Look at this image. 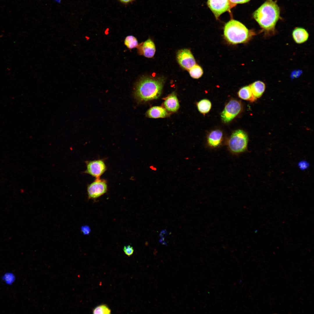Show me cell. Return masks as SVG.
I'll return each instance as SVG.
<instances>
[{"mask_svg": "<svg viewBox=\"0 0 314 314\" xmlns=\"http://www.w3.org/2000/svg\"><path fill=\"white\" fill-rule=\"evenodd\" d=\"M280 15V9L273 0H267L253 14L254 19L265 31H274Z\"/></svg>", "mask_w": 314, "mask_h": 314, "instance_id": "obj_1", "label": "cell"}, {"mask_svg": "<svg viewBox=\"0 0 314 314\" xmlns=\"http://www.w3.org/2000/svg\"><path fill=\"white\" fill-rule=\"evenodd\" d=\"M163 79L144 77L138 82L134 92L135 98L140 102L156 99L160 96L164 84Z\"/></svg>", "mask_w": 314, "mask_h": 314, "instance_id": "obj_2", "label": "cell"}, {"mask_svg": "<svg viewBox=\"0 0 314 314\" xmlns=\"http://www.w3.org/2000/svg\"><path fill=\"white\" fill-rule=\"evenodd\" d=\"M224 33L226 40L232 44L246 42L253 35L243 24L234 19L230 20L225 24Z\"/></svg>", "mask_w": 314, "mask_h": 314, "instance_id": "obj_3", "label": "cell"}, {"mask_svg": "<svg viewBox=\"0 0 314 314\" xmlns=\"http://www.w3.org/2000/svg\"><path fill=\"white\" fill-rule=\"evenodd\" d=\"M248 141L247 133L242 130H237L234 131L231 136L228 142V148L233 153H241L247 150Z\"/></svg>", "mask_w": 314, "mask_h": 314, "instance_id": "obj_4", "label": "cell"}, {"mask_svg": "<svg viewBox=\"0 0 314 314\" xmlns=\"http://www.w3.org/2000/svg\"><path fill=\"white\" fill-rule=\"evenodd\" d=\"M108 190L106 181L99 178H96L92 182L89 184L87 188V192L89 199H95L106 193Z\"/></svg>", "mask_w": 314, "mask_h": 314, "instance_id": "obj_5", "label": "cell"}, {"mask_svg": "<svg viewBox=\"0 0 314 314\" xmlns=\"http://www.w3.org/2000/svg\"><path fill=\"white\" fill-rule=\"evenodd\" d=\"M242 109V104L240 101L234 99L230 101L221 113L222 121L225 123H229L240 113Z\"/></svg>", "mask_w": 314, "mask_h": 314, "instance_id": "obj_6", "label": "cell"}, {"mask_svg": "<svg viewBox=\"0 0 314 314\" xmlns=\"http://www.w3.org/2000/svg\"><path fill=\"white\" fill-rule=\"evenodd\" d=\"M86 169L84 173L88 174L96 178H99L106 171L107 167L102 159L86 161Z\"/></svg>", "mask_w": 314, "mask_h": 314, "instance_id": "obj_7", "label": "cell"}, {"mask_svg": "<svg viewBox=\"0 0 314 314\" xmlns=\"http://www.w3.org/2000/svg\"><path fill=\"white\" fill-rule=\"evenodd\" d=\"M176 58L180 65L187 70H189L196 64L193 55L188 49L179 50L177 53Z\"/></svg>", "mask_w": 314, "mask_h": 314, "instance_id": "obj_8", "label": "cell"}, {"mask_svg": "<svg viewBox=\"0 0 314 314\" xmlns=\"http://www.w3.org/2000/svg\"><path fill=\"white\" fill-rule=\"evenodd\" d=\"M207 5L217 19L229 8V0H208Z\"/></svg>", "mask_w": 314, "mask_h": 314, "instance_id": "obj_9", "label": "cell"}, {"mask_svg": "<svg viewBox=\"0 0 314 314\" xmlns=\"http://www.w3.org/2000/svg\"><path fill=\"white\" fill-rule=\"evenodd\" d=\"M138 49L140 53L147 58L153 57L156 52L155 44L150 38L139 45Z\"/></svg>", "mask_w": 314, "mask_h": 314, "instance_id": "obj_10", "label": "cell"}, {"mask_svg": "<svg viewBox=\"0 0 314 314\" xmlns=\"http://www.w3.org/2000/svg\"><path fill=\"white\" fill-rule=\"evenodd\" d=\"M222 132L219 130L213 131L208 135L207 138L208 143L212 147L216 148L221 144L222 139Z\"/></svg>", "mask_w": 314, "mask_h": 314, "instance_id": "obj_11", "label": "cell"}, {"mask_svg": "<svg viewBox=\"0 0 314 314\" xmlns=\"http://www.w3.org/2000/svg\"><path fill=\"white\" fill-rule=\"evenodd\" d=\"M163 104L166 110L172 112L176 111L179 107L178 100L174 93L171 94L166 98Z\"/></svg>", "mask_w": 314, "mask_h": 314, "instance_id": "obj_12", "label": "cell"}, {"mask_svg": "<svg viewBox=\"0 0 314 314\" xmlns=\"http://www.w3.org/2000/svg\"><path fill=\"white\" fill-rule=\"evenodd\" d=\"M146 115L149 117L157 118L167 117L168 115V113L164 108L159 106H155L148 110Z\"/></svg>", "mask_w": 314, "mask_h": 314, "instance_id": "obj_13", "label": "cell"}, {"mask_svg": "<svg viewBox=\"0 0 314 314\" xmlns=\"http://www.w3.org/2000/svg\"><path fill=\"white\" fill-rule=\"evenodd\" d=\"M292 36L295 41L299 44L303 43L307 40L309 34L304 28L298 27L293 30Z\"/></svg>", "mask_w": 314, "mask_h": 314, "instance_id": "obj_14", "label": "cell"}, {"mask_svg": "<svg viewBox=\"0 0 314 314\" xmlns=\"http://www.w3.org/2000/svg\"><path fill=\"white\" fill-rule=\"evenodd\" d=\"M249 86L253 96L256 99L261 97L265 88L264 83L259 81L254 82Z\"/></svg>", "mask_w": 314, "mask_h": 314, "instance_id": "obj_15", "label": "cell"}, {"mask_svg": "<svg viewBox=\"0 0 314 314\" xmlns=\"http://www.w3.org/2000/svg\"><path fill=\"white\" fill-rule=\"evenodd\" d=\"M238 97L241 99L253 102L256 99L254 97L249 86L244 87L238 92Z\"/></svg>", "mask_w": 314, "mask_h": 314, "instance_id": "obj_16", "label": "cell"}, {"mask_svg": "<svg viewBox=\"0 0 314 314\" xmlns=\"http://www.w3.org/2000/svg\"><path fill=\"white\" fill-rule=\"evenodd\" d=\"M199 111L201 113L205 114L208 113L211 107V104L208 100L205 99L199 101L197 104Z\"/></svg>", "mask_w": 314, "mask_h": 314, "instance_id": "obj_17", "label": "cell"}, {"mask_svg": "<svg viewBox=\"0 0 314 314\" xmlns=\"http://www.w3.org/2000/svg\"><path fill=\"white\" fill-rule=\"evenodd\" d=\"M188 70L190 76L195 79H198L201 77L203 73L202 68L196 64Z\"/></svg>", "mask_w": 314, "mask_h": 314, "instance_id": "obj_18", "label": "cell"}, {"mask_svg": "<svg viewBox=\"0 0 314 314\" xmlns=\"http://www.w3.org/2000/svg\"><path fill=\"white\" fill-rule=\"evenodd\" d=\"M124 43L126 47L129 49H132L137 47L138 43L136 38L132 35L127 36L124 40Z\"/></svg>", "mask_w": 314, "mask_h": 314, "instance_id": "obj_19", "label": "cell"}, {"mask_svg": "<svg viewBox=\"0 0 314 314\" xmlns=\"http://www.w3.org/2000/svg\"><path fill=\"white\" fill-rule=\"evenodd\" d=\"M111 310L105 305H101L95 308L93 311V314H110Z\"/></svg>", "mask_w": 314, "mask_h": 314, "instance_id": "obj_20", "label": "cell"}, {"mask_svg": "<svg viewBox=\"0 0 314 314\" xmlns=\"http://www.w3.org/2000/svg\"><path fill=\"white\" fill-rule=\"evenodd\" d=\"M123 250L125 254L128 256L131 255L134 251L133 247L130 245L124 246Z\"/></svg>", "mask_w": 314, "mask_h": 314, "instance_id": "obj_21", "label": "cell"}, {"mask_svg": "<svg viewBox=\"0 0 314 314\" xmlns=\"http://www.w3.org/2000/svg\"><path fill=\"white\" fill-rule=\"evenodd\" d=\"M81 232L85 235H88L91 231L89 227L87 225H85L81 227Z\"/></svg>", "mask_w": 314, "mask_h": 314, "instance_id": "obj_22", "label": "cell"}, {"mask_svg": "<svg viewBox=\"0 0 314 314\" xmlns=\"http://www.w3.org/2000/svg\"><path fill=\"white\" fill-rule=\"evenodd\" d=\"M232 3L236 4H242L249 2L250 0H229Z\"/></svg>", "mask_w": 314, "mask_h": 314, "instance_id": "obj_23", "label": "cell"}, {"mask_svg": "<svg viewBox=\"0 0 314 314\" xmlns=\"http://www.w3.org/2000/svg\"><path fill=\"white\" fill-rule=\"evenodd\" d=\"M121 2L124 3H127L129 2H131L133 0H119Z\"/></svg>", "mask_w": 314, "mask_h": 314, "instance_id": "obj_24", "label": "cell"}, {"mask_svg": "<svg viewBox=\"0 0 314 314\" xmlns=\"http://www.w3.org/2000/svg\"><path fill=\"white\" fill-rule=\"evenodd\" d=\"M54 1L57 3H60L61 0H53Z\"/></svg>", "mask_w": 314, "mask_h": 314, "instance_id": "obj_25", "label": "cell"}]
</instances>
